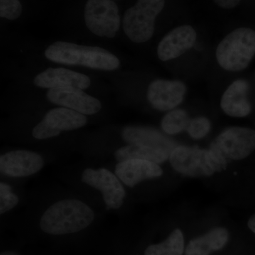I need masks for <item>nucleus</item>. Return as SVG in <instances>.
I'll return each mask as SVG.
<instances>
[{
    "mask_svg": "<svg viewBox=\"0 0 255 255\" xmlns=\"http://www.w3.org/2000/svg\"><path fill=\"white\" fill-rule=\"evenodd\" d=\"M95 219V213L85 203L65 199L53 204L42 216L40 226L48 234L61 236L81 231Z\"/></svg>",
    "mask_w": 255,
    "mask_h": 255,
    "instance_id": "nucleus-1",
    "label": "nucleus"
},
{
    "mask_svg": "<svg viewBox=\"0 0 255 255\" xmlns=\"http://www.w3.org/2000/svg\"><path fill=\"white\" fill-rule=\"evenodd\" d=\"M45 55L54 63L108 71L117 70L120 65L119 58L107 50L68 42H55L47 48Z\"/></svg>",
    "mask_w": 255,
    "mask_h": 255,
    "instance_id": "nucleus-2",
    "label": "nucleus"
},
{
    "mask_svg": "<svg viewBox=\"0 0 255 255\" xmlns=\"http://www.w3.org/2000/svg\"><path fill=\"white\" fill-rule=\"evenodd\" d=\"M255 55V31L250 28H236L228 33L216 48L220 66L227 71L239 72L248 68Z\"/></svg>",
    "mask_w": 255,
    "mask_h": 255,
    "instance_id": "nucleus-3",
    "label": "nucleus"
},
{
    "mask_svg": "<svg viewBox=\"0 0 255 255\" xmlns=\"http://www.w3.org/2000/svg\"><path fill=\"white\" fill-rule=\"evenodd\" d=\"M255 150V130L238 127L223 130L209 148L223 170L229 162L246 158Z\"/></svg>",
    "mask_w": 255,
    "mask_h": 255,
    "instance_id": "nucleus-4",
    "label": "nucleus"
},
{
    "mask_svg": "<svg viewBox=\"0 0 255 255\" xmlns=\"http://www.w3.org/2000/svg\"><path fill=\"white\" fill-rule=\"evenodd\" d=\"M164 4V0H137L124 14L123 28L128 38L136 43L149 41L153 36L156 18Z\"/></svg>",
    "mask_w": 255,
    "mask_h": 255,
    "instance_id": "nucleus-5",
    "label": "nucleus"
},
{
    "mask_svg": "<svg viewBox=\"0 0 255 255\" xmlns=\"http://www.w3.org/2000/svg\"><path fill=\"white\" fill-rule=\"evenodd\" d=\"M169 159L174 170L186 177H210L223 170L209 150L199 147L177 146Z\"/></svg>",
    "mask_w": 255,
    "mask_h": 255,
    "instance_id": "nucleus-6",
    "label": "nucleus"
},
{
    "mask_svg": "<svg viewBox=\"0 0 255 255\" xmlns=\"http://www.w3.org/2000/svg\"><path fill=\"white\" fill-rule=\"evenodd\" d=\"M85 20L90 31L101 37L114 38L120 28L119 8L113 0H88Z\"/></svg>",
    "mask_w": 255,
    "mask_h": 255,
    "instance_id": "nucleus-7",
    "label": "nucleus"
},
{
    "mask_svg": "<svg viewBox=\"0 0 255 255\" xmlns=\"http://www.w3.org/2000/svg\"><path fill=\"white\" fill-rule=\"evenodd\" d=\"M87 122V117L84 114L65 107H59L46 114L42 122L33 129L32 135L38 140L50 138L59 135L62 131L80 128Z\"/></svg>",
    "mask_w": 255,
    "mask_h": 255,
    "instance_id": "nucleus-8",
    "label": "nucleus"
},
{
    "mask_svg": "<svg viewBox=\"0 0 255 255\" xmlns=\"http://www.w3.org/2000/svg\"><path fill=\"white\" fill-rule=\"evenodd\" d=\"M82 182L102 193L106 204L117 209L123 204L126 192L117 176L108 169H86L82 175Z\"/></svg>",
    "mask_w": 255,
    "mask_h": 255,
    "instance_id": "nucleus-9",
    "label": "nucleus"
},
{
    "mask_svg": "<svg viewBox=\"0 0 255 255\" xmlns=\"http://www.w3.org/2000/svg\"><path fill=\"white\" fill-rule=\"evenodd\" d=\"M187 93V87L179 80L157 79L149 85L147 97L155 110L161 112L173 110L182 103Z\"/></svg>",
    "mask_w": 255,
    "mask_h": 255,
    "instance_id": "nucleus-10",
    "label": "nucleus"
},
{
    "mask_svg": "<svg viewBox=\"0 0 255 255\" xmlns=\"http://www.w3.org/2000/svg\"><path fill=\"white\" fill-rule=\"evenodd\" d=\"M47 98L54 105L70 109L84 115L98 113L102 109L100 101L76 87L50 89L47 92Z\"/></svg>",
    "mask_w": 255,
    "mask_h": 255,
    "instance_id": "nucleus-11",
    "label": "nucleus"
},
{
    "mask_svg": "<svg viewBox=\"0 0 255 255\" xmlns=\"http://www.w3.org/2000/svg\"><path fill=\"white\" fill-rule=\"evenodd\" d=\"M44 165V159L33 151L14 150L0 157L1 173L12 177H23L37 173Z\"/></svg>",
    "mask_w": 255,
    "mask_h": 255,
    "instance_id": "nucleus-12",
    "label": "nucleus"
},
{
    "mask_svg": "<svg viewBox=\"0 0 255 255\" xmlns=\"http://www.w3.org/2000/svg\"><path fill=\"white\" fill-rule=\"evenodd\" d=\"M197 34L192 26L184 25L174 28L159 42L157 57L163 62L179 58L194 46Z\"/></svg>",
    "mask_w": 255,
    "mask_h": 255,
    "instance_id": "nucleus-13",
    "label": "nucleus"
},
{
    "mask_svg": "<svg viewBox=\"0 0 255 255\" xmlns=\"http://www.w3.org/2000/svg\"><path fill=\"white\" fill-rule=\"evenodd\" d=\"M115 172L117 177L130 187H135L145 179L160 177L163 174L158 164L139 159L119 162L116 167Z\"/></svg>",
    "mask_w": 255,
    "mask_h": 255,
    "instance_id": "nucleus-14",
    "label": "nucleus"
},
{
    "mask_svg": "<svg viewBox=\"0 0 255 255\" xmlns=\"http://www.w3.org/2000/svg\"><path fill=\"white\" fill-rule=\"evenodd\" d=\"M36 86L41 88L73 87L81 90L88 88L91 80L87 75L63 68H48L37 75L33 80Z\"/></svg>",
    "mask_w": 255,
    "mask_h": 255,
    "instance_id": "nucleus-15",
    "label": "nucleus"
},
{
    "mask_svg": "<svg viewBox=\"0 0 255 255\" xmlns=\"http://www.w3.org/2000/svg\"><path fill=\"white\" fill-rule=\"evenodd\" d=\"M248 82L243 79L235 80L224 92L221 100V107L225 114L235 118H243L251 114L252 107L248 95Z\"/></svg>",
    "mask_w": 255,
    "mask_h": 255,
    "instance_id": "nucleus-16",
    "label": "nucleus"
},
{
    "mask_svg": "<svg viewBox=\"0 0 255 255\" xmlns=\"http://www.w3.org/2000/svg\"><path fill=\"white\" fill-rule=\"evenodd\" d=\"M122 137L130 145L159 147L169 154L177 147L173 140L156 129L145 127H127L122 130Z\"/></svg>",
    "mask_w": 255,
    "mask_h": 255,
    "instance_id": "nucleus-17",
    "label": "nucleus"
},
{
    "mask_svg": "<svg viewBox=\"0 0 255 255\" xmlns=\"http://www.w3.org/2000/svg\"><path fill=\"white\" fill-rule=\"evenodd\" d=\"M229 238L226 228H214L204 236L191 240L186 248L185 255H209L212 252L222 250Z\"/></svg>",
    "mask_w": 255,
    "mask_h": 255,
    "instance_id": "nucleus-18",
    "label": "nucleus"
},
{
    "mask_svg": "<svg viewBox=\"0 0 255 255\" xmlns=\"http://www.w3.org/2000/svg\"><path fill=\"white\" fill-rule=\"evenodd\" d=\"M170 154L167 150L159 147L130 145L121 147L115 152L116 159L119 162L130 159H145L155 163L165 162Z\"/></svg>",
    "mask_w": 255,
    "mask_h": 255,
    "instance_id": "nucleus-19",
    "label": "nucleus"
},
{
    "mask_svg": "<svg viewBox=\"0 0 255 255\" xmlns=\"http://www.w3.org/2000/svg\"><path fill=\"white\" fill-rule=\"evenodd\" d=\"M184 251V235L180 229L177 228L166 241L147 247L145 255H183Z\"/></svg>",
    "mask_w": 255,
    "mask_h": 255,
    "instance_id": "nucleus-20",
    "label": "nucleus"
},
{
    "mask_svg": "<svg viewBox=\"0 0 255 255\" xmlns=\"http://www.w3.org/2000/svg\"><path fill=\"white\" fill-rule=\"evenodd\" d=\"M189 121L186 111L174 109L164 115L161 122V128L166 134L176 135L187 130Z\"/></svg>",
    "mask_w": 255,
    "mask_h": 255,
    "instance_id": "nucleus-21",
    "label": "nucleus"
},
{
    "mask_svg": "<svg viewBox=\"0 0 255 255\" xmlns=\"http://www.w3.org/2000/svg\"><path fill=\"white\" fill-rule=\"evenodd\" d=\"M211 124L206 117H196L189 121L187 130L189 135L196 140L204 138L211 130Z\"/></svg>",
    "mask_w": 255,
    "mask_h": 255,
    "instance_id": "nucleus-22",
    "label": "nucleus"
},
{
    "mask_svg": "<svg viewBox=\"0 0 255 255\" xmlns=\"http://www.w3.org/2000/svg\"><path fill=\"white\" fill-rule=\"evenodd\" d=\"M11 188L8 184L1 182L0 184V214L13 209L17 205L19 199L18 196L11 192Z\"/></svg>",
    "mask_w": 255,
    "mask_h": 255,
    "instance_id": "nucleus-23",
    "label": "nucleus"
},
{
    "mask_svg": "<svg viewBox=\"0 0 255 255\" xmlns=\"http://www.w3.org/2000/svg\"><path fill=\"white\" fill-rule=\"evenodd\" d=\"M22 6L18 0H0V16L9 20L19 17Z\"/></svg>",
    "mask_w": 255,
    "mask_h": 255,
    "instance_id": "nucleus-24",
    "label": "nucleus"
},
{
    "mask_svg": "<svg viewBox=\"0 0 255 255\" xmlns=\"http://www.w3.org/2000/svg\"><path fill=\"white\" fill-rule=\"evenodd\" d=\"M214 1L220 7L223 9H232L237 6L241 2V0H214Z\"/></svg>",
    "mask_w": 255,
    "mask_h": 255,
    "instance_id": "nucleus-25",
    "label": "nucleus"
},
{
    "mask_svg": "<svg viewBox=\"0 0 255 255\" xmlns=\"http://www.w3.org/2000/svg\"><path fill=\"white\" fill-rule=\"evenodd\" d=\"M248 226L252 232L255 234V214L253 215L248 220Z\"/></svg>",
    "mask_w": 255,
    "mask_h": 255,
    "instance_id": "nucleus-26",
    "label": "nucleus"
},
{
    "mask_svg": "<svg viewBox=\"0 0 255 255\" xmlns=\"http://www.w3.org/2000/svg\"><path fill=\"white\" fill-rule=\"evenodd\" d=\"M1 255H19L16 252L14 251H4L1 253Z\"/></svg>",
    "mask_w": 255,
    "mask_h": 255,
    "instance_id": "nucleus-27",
    "label": "nucleus"
}]
</instances>
